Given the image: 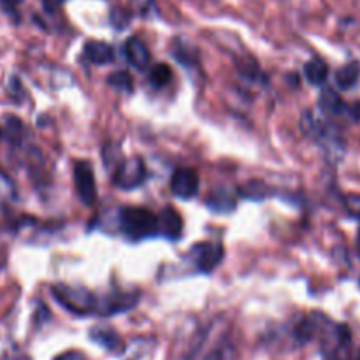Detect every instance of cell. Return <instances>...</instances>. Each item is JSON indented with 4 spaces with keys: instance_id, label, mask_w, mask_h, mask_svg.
Masks as SVG:
<instances>
[{
    "instance_id": "obj_1",
    "label": "cell",
    "mask_w": 360,
    "mask_h": 360,
    "mask_svg": "<svg viewBox=\"0 0 360 360\" xmlns=\"http://www.w3.org/2000/svg\"><path fill=\"white\" fill-rule=\"evenodd\" d=\"M122 232L132 241L158 234V217L146 207H125L120 213Z\"/></svg>"
},
{
    "instance_id": "obj_2",
    "label": "cell",
    "mask_w": 360,
    "mask_h": 360,
    "mask_svg": "<svg viewBox=\"0 0 360 360\" xmlns=\"http://www.w3.org/2000/svg\"><path fill=\"white\" fill-rule=\"evenodd\" d=\"M322 336L323 360H350L352 357V334L347 326L341 323H326L320 327Z\"/></svg>"
},
{
    "instance_id": "obj_3",
    "label": "cell",
    "mask_w": 360,
    "mask_h": 360,
    "mask_svg": "<svg viewBox=\"0 0 360 360\" xmlns=\"http://www.w3.org/2000/svg\"><path fill=\"white\" fill-rule=\"evenodd\" d=\"M53 297L58 304H62L67 311L77 316H86L97 313L98 299L91 292L81 287H69V285H55L51 288Z\"/></svg>"
},
{
    "instance_id": "obj_4",
    "label": "cell",
    "mask_w": 360,
    "mask_h": 360,
    "mask_svg": "<svg viewBox=\"0 0 360 360\" xmlns=\"http://www.w3.org/2000/svg\"><path fill=\"white\" fill-rule=\"evenodd\" d=\"M146 164L141 157H130L120 162L112 171V185L122 190H134L141 186L146 179Z\"/></svg>"
},
{
    "instance_id": "obj_5",
    "label": "cell",
    "mask_w": 360,
    "mask_h": 360,
    "mask_svg": "<svg viewBox=\"0 0 360 360\" xmlns=\"http://www.w3.org/2000/svg\"><path fill=\"white\" fill-rule=\"evenodd\" d=\"M190 259L200 273H211V271L217 269L218 264L224 259V246L218 241L197 243L190 250Z\"/></svg>"
},
{
    "instance_id": "obj_6",
    "label": "cell",
    "mask_w": 360,
    "mask_h": 360,
    "mask_svg": "<svg viewBox=\"0 0 360 360\" xmlns=\"http://www.w3.org/2000/svg\"><path fill=\"white\" fill-rule=\"evenodd\" d=\"M74 185L81 202L94 206L97 200V186H95L94 167L88 160H77L74 164Z\"/></svg>"
},
{
    "instance_id": "obj_7",
    "label": "cell",
    "mask_w": 360,
    "mask_h": 360,
    "mask_svg": "<svg viewBox=\"0 0 360 360\" xmlns=\"http://www.w3.org/2000/svg\"><path fill=\"white\" fill-rule=\"evenodd\" d=\"M171 192L178 199L190 200L199 193V176L193 169H178L171 178Z\"/></svg>"
},
{
    "instance_id": "obj_8",
    "label": "cell",
    "mask_w": 360,
    "mask_h": 360,
    "mask_svg": "<svg viewBox=\"0 0 360 360\" xmlns=\"http://www.w3.org/2000/svg\"><path fill=\"white\" fill-rule=\"evenodd\" d=\"M137 302V294H112L109 297L98 301L97 315L109 316L115 315V313L127 311V309H132Z\"/></svg>"
},
{
    "instance_id": "obj_9",
    "label": "cell",
    "mask_w": 360,
    "mask_h": 360,
    "mask_svg": "<svg viewBox=\"0 0 360 360\" xmlns=\"http://www.w3.org/2000/svg\"><path fill=\"white\" fill-rule=\"evenodd\" d=\"M123 51H125L127 60H129L130 65H134L139 70H146L151 63V55L148 46L141 41L139 37H130L129 41L123 46Z\"/></svg>"
},
{
    "instance_id": "obj_10",
    "label": "cell",
    "mask_w": 360,
    "mask_h": 360,
    "mask_svg": "<svg viewBox=\"0 0 360 360\" xmlns=\"http://www.w3.org/2000/svg\"><path fill=\"white\" fill-rule=\"evenodd\" d=\"M181 232L183 220L181 217H179L178 211L171 206L162 210V213L158 214V234L171 239V241H176V239L181 236Z\"/></svg>"
},
{
    "instance_id": "obj_11",
    "label": "cell",
    "mask_w": 360,
    "mask_h": 360,
    "mask_svg": "<svg viewBox=\"0 0 360 360\" xmlns=\"http://www.w3.org/2000/svg\"><path fill=\"white\" fill-rule=\"evenodd\" d=\"M83 56L94 65H108L115 60V49L104 41H88L83 48Z\"/></svg>"
},
{
    "instance_id": "obj_12",
    "label": "cell",
    "mask_w": 360,
    "mask_h": 360,
    "mask_svg": "<svg viewBox=\"0 0 360 360\" xmlns=\"http://www.w3.org/2000/svg\"><path fill=\"white\" fill-rule=\"evenodd\" d=\"M236 193L231 192L225 186H220V188H214L213 192L207 197L206 204L211 211L214 213H231L236 207Z\"/></svg>"
},
{
    "instance_id": "obj_13",
    "label": "cell",
    "mask_w": 360,
    "mask_h": 360,
    "mask_svg": "<svg viewBox=\"0 0 360 360\" xmlns=\"http://www.w3.org/2000/svg\"><path fill=\"white\" fill-rule=\"evenodd\" d=\"M319 105L322 108V111H326L327 115L333 116H343L350 115V108H347L343 98L336 94V90L333 88H323L322 94H320Z\"/></svg>"
},
{
    "instance_id": "obj_14",
    "label": "cell",
    "mask_w": 360,
    "mask_h": 360,
    "mask_svg": "<svg viewBox=\"0 0 360 360\" xmlns=\"http://www.w3.org/2000/svg\"><path fill=\"white\" fill-rule=\"evenodd\" d=\"M304 76L309 83L315 84V86H320V84H323L327 81L329 67H327V63L322 58L315 56V58H311L304 65Z\"/></svg>"
},
{
    "instance_id": "obj_15",
    "label": "cell",
    "mask_w": 360,
    "mask_h": 360,
    "mask_svg": "<svg viewBox=\"0 0 360 360\" xmlns=\"http://www.w3.org/2000/svg\"><path fill=\"white\" fill-rule=\"evenodd\" d=\"M90 334H91V340H94L95 343L101 345V347H104L105 350L116 352V350H122L123 348L122 340H120V336L115 333V330L102 329V327H95V329H91Z\"/></svg>"
},
{
    "instance_id": "obj_16",
    "label": "cell",
    "mask_w": 360,
    "mask_h": 360,
    "mask_svg": "<svg viewBox=\"0 0 360 360\" xmlns=\"http://www.w3.org/2000/svg\"><path fill=\"white\" fill-rule=\"evenodd\" d=\"M360 77V65L359 63L352 62L347 63V65L341 67L336 72V84L341 88V90H350L357 84Z\"/></svg>"
},
{
    "instance_id": "obj_17",
    "label": "cell",
    "mask_w": 360,
    "mask_h": 360,
    "mask_svg": "<svg viewBox=\"0 0 360 360\" xmlns=\"http://www.w3.org/2000/svg\"><path fill=\"white\" fill-rule=\"evenodd\" d=\"M172 79V69L167 63H157L150 72V83L155 88H164Z\"/></svg>"
},
{
    "instance_id": "obj_18",
    "label": "cell",
    "mask_w": 360,
    "mask_h": 360,
    "mask_svg": "<svg viewBox=\"0 0 360 360\" xmlns=\"http://www.w3.org/2000/svg\"><path fill=\"white\" fill-rule=\"evenodd\" d=\"M108 83L111 84L112 88H116V90L127 91V94H130L134 88V79L127 70H116V72H112L111 76L108 77Z\"/></svg>"
},
{
    "instance_id": "obj_19",
    "label": "cell",
    "mask_w": 360,
    "mask_h": 360,
    "mask_svg": "<svg viewBox=\"0 0 360 360\" xmlns=\"http://www.w3.org/2000/svg\"><path fill=\"white\" fill-rule=\"evenodd\" d=\"M241 193V197H246V199H262V197H269V188L267 185H264L262 181H250L246 185H243L241 188L238 190Z\"/></svg>"
},
{
    "instance_id": "obj_20",
    "label": "cell",
    "mask_w": 360,
    "mask_h": 360,
    "mask_svg": "<svg viewBox=\"0 0 360 360\" xmlns=\"http://www.w3.org/2000/svg\"><path fill=\"white\" fill-rule=\"evenodd\" d=\"M207 360H234V350L231 347H224L214 352Z\"/></svg>"
},
{
    "instance_id": "obj_21",
    "label": "cell",
    "mask_w": 360,
    "mask_h": 360,
    "mask_svg": "<svg viewBox=\"0 0 360 360\" xmlns=\"http://www.w3.org/2000/svg\"><path fill=\"white\" fill-rule=\"evenodd\" d=\"M53 360H86L81 352H76V350H70V352H63V354L56 355Z\"/></svg>"
},
{
    "instance_id": "obj_22",
    "label": "cell",
    "mask_w": 360,
    "mask_h": 360,
    "mask_svg": "<svg viewBox=\"0 0 360 360\" xmlns=\"http://www.w3.org/2000/svg\"><path fill=\"white\" fill-rule=\"evenodd\" d=\"M348 207L352 210V213L360 217V197H352V199L348 200Z\"/></svg>"
},
{
    "instance_id": "obj_23",
    "label": "cell",
    "mask_w": 360,
    "mask_h": 360,
    "mask_svg": "<svg viewBox=\"0 0 360 360\" xmlns=\"http://www.w3.org/2000/svg\"><path fill=\"white\" fill-rule=\"evenodd\" d=\"M20 2L21 0H0V4H2V7L7 13H14V9H16V6Z\"/></svg>"
},
{
    "instance_id": "obj_24",
    "label": "cell",
    "mask_w": 360,
    "mask_h": 360,
    "mask_svg": "<svg viewBox=\"0 0 360 360\" xmlns=\"http://www.w3.org/2000/svg\"><path fill=\"white\" fill-rule=\"evenodd\" d=\"M350 115L354 116L355 120H360V104H355L354 108L350 109Z\"/></svg>"
},
{
    "instance_id": "obj_25",
    "label": "cell",
    "mask_w": 360,
    "mask_h": 360,
    "mask_svg": "<svg viewBox=\"0 0 360 360\" xmlns=\"http://www.w3.org/2000/svg\"><path fill=\"white\" fill-rule=\"evenodd\" d=\"M357 250H359V255H360V229H359V234H357Z\"/></svg>"
},
{
    "instance_id": "obj_26",
    "label": "cell",
    "mask_w": 360,
    "mask_h": 360,
    "mask_svg": "<svg viewBox=\"0 0 360 360\" xmlns=\"http://www.w3.org/2000/svg\"><path fill=\"white\" fill-rule=\"evenodd\" d=\"M0 360H6V359H0Z\"/></svg>"
}]
</instances>
